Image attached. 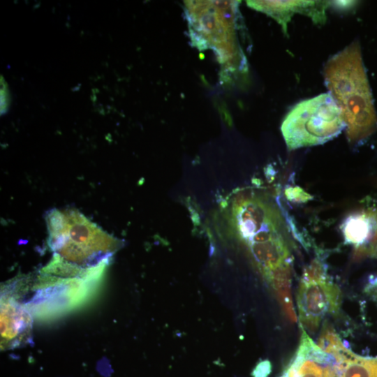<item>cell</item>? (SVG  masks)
Wrapping results in <instances>:
<instances>
[{"label": "cell", "mask_w": 377, "mask_h": 377, "mask_svg": "<svg viewBox=\"0 0 377 377\" xmlns=\"http://www.w3.org/2000/svg\"><path fill=\"white\" fill-rule=\"evenodd\" d=\"M239 1H188L186 3L193 40L216 51L221 63L245 69L244 57L237 40ZM242 69V68H241Z\"/></svg>", "instance_id": "cell-3"}, {"label": "cell", "mask_w": 377, "mask_h": 377, "mask_svg": "<svg viewBox=\"0 0 377 377\" xmlns=\"http://www.w3.org/2000/svg\"><path fill=\"white\" fill-rule=\"evenodd\" d=\"M332 369L334 377H377V358H364L348 351Z\"/></svg>", "instance_id": "cell-9"}, {"label": "cell", "mask_w": 377, "mask_h": 377, "mask_svg": "<svg viewBox=\"0 0 377 377\" xmlns=\"http://www.w3.org/2000/svg\"><path fill=\"white\" fill-rule=\"evenodd\" d=\"M329 1H247L250 8L274 19L287 34L288 25L295 13L305 15L318 24L326 21V10L332 3Z\"/></svg>", "instance_id": "cell-6"}, {"label": "cell", "mask_w": 377, "mask_h": 377, "mask_svg": "<svg viewBox=\"0 0 377 377\" xmlns=\"http://www.w3.org/2000/svg\"><path fill=\"white\" fill-rule=\"evenodd\" d=\"M286 198L294 202H306L312 199V196L299 186H288L285 189Z\"/></svg>", "instance_id": "cell-13"}, {"label": "cell", "mask_w": 377, "mask_h": 377, "mask_svg": "<svg viewBox=\"0 0 377 377\" xmlns=\"http://www.w3.org/2000/svg\"><path fill=\"white\" fill-rule=\"evenodd\" d=\"M365 257L377 258V223L369 241L364 245L355 248L353 253L355 260H358Z\"/></svg>", "instance_id": "cell-12"}, {"label": "cell", "mask_w": 377, "mask_h": 377, "mask_svg": "<svg viewBox=\"0 0 377 377\" xmlns=\"http://www.w3.org/2000/svg\"><path fill=\"white\" fill-rule=\"evenodd\" d=\"M317 345L328 354L335 353L345 348L337 334L329 327L323 330Z\"/></svg>", "instance_id": "cell-10"}, {"label": "cell", "mask_w": 377, "mask_h": 377, "mask_svg": "<svg viewBox=\"0 0 377 377\" xmlns=\"http://www.w3.org/2000/svg\"><path fill=\"white\" fill-rule=\"evenodd\" d=\"M270 371L269 362L265 361L260 363L254 370V377H267Z\"/></svg>", "instance_id": "cell-14"}, {"label": "cell", "mask_w": 377, "mask_h": 377, "mask_svg": "<svg viewBox=\"0 0 377 377\" xmlns=\"http://www.w3.org/2000/svg\"><path fill=\"white\" fill-rule=\"evenodd\" d=\"M346 128L341 112L329 93L297 103L286 116L281 132L288 149L325 143Z\"/></svg>", "instance_id": "cell-4"}, {"label": "cell", "mask_w": 377, "mask_h": 377, "mask_svg": "<svg viewBox=\"0 0 377 377\" xmlns=\"http://www.w3.org/2000/svg\"><path fill=\"white\" fill-rule=\"evenodd\" d=\"M300 316L321 318L325 313L337 312L340 290L332 282L325 280L311 283L301 282L297 293Z\"/></svg>", "instance_id": "cell-7"}, {"label": "cell", "mask_w": 377, "mask_h": 377, "mask_svg": "<svg viewBox=\"0 0 377 377\" xmlns=\"http://www.w3.org/2000/svg\"><path fill=\"white\" fill-rule=\"evenodd\" d=\"M326 269L323 262L316 258L304 269L301 282L311 283L325 281L327 279Z\"/></svg>", "instance_id": "cell-11"}, {"label": "cell", "mask_w": 377, "mask_h": 377, "mask_svg": "<svg viewBox=\"0 0 377 377\" xmlns=\"http://www.w3.org/2000/svg\"><path fill=\"white\" fill-rule=\"evenodd\" d=\"M324 78L341 112L348 142L356 145L367 140L377 129V115L359 42L327 61Z\"/></svg>", "instance_id": "cell-2"}, {"label": "cell", "mask_w": 377, "mask_h": 377, "mask_svg": "<svg viewBox=\"0 0 377 377\" xmlns=\"http://www.w3.org/2000/svg\"><path fill=\"white\" fill-rule=\"evenodd\" d=\"M377 223V209H369L348 216L341 225L346 241L355 245H364L370 239Z\"/></svg>", "instance_id": "cell-8"}, {"label": "cell", "mask_w": 377, "mask_h": 377, "mask_svg": "<svg viewBox=\"0 0 377 377\" xmlns=\"http://www.w3.org/2000/svg\"><path fill=\"white\" fill-rule=\"evenodd\" d=\"M0 312L1 350H11L29 343L32 337L33 320L27 308L14 295L3 293Z\"/></svg>", "instance_id": "cell-5"}, {"label": "cell", "mask_w": 377, "mask_h": 377, "mask_svg": "<svg viewBox=\"0 0 377 377\" xmlns=\"http://www.w3.org/2000/svg\"><path fill=\"white\" fill-rule=\"evenodd\" d=\"M46 223L53 256L41 272L57 280L97 276L122 245L77 210L52 209Z\"/></svg>", "instance_id": "cell-1"}]
</instances>
